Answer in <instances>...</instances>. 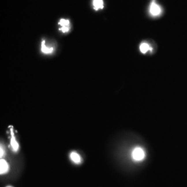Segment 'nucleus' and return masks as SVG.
<instances>
[{
	"label": "nucleus",
	"mask_w": 187,
	"mask_h": 187,
	"mask_svg": "<svg viewBox=\"0 0 187 187\" xmlns=\"http://www.w3.org/2000/svg\"><path fill=\"white\" fill-rule=\"evenodd\" d=\"M132 158L135 161H140L145 158V152L142 148L137 147L132 151Z\"/></svg>",
	"instance_id": "obj_1"
},
{
	"label": "nucleus",
	"mask_w": 187,
	"mask_h": 187,
	"mask_svg": "<svg viewBox=\"0 0 187 187\" xmlns=\"http://www.w3.org/2000/svg\"><path fill=\"white\" fill-rule=\"evenodd\" d=\"M58 24L62 27L59 29L60 30L62 31L63 33H66L70 30V21L69 20H66L64 19H60Z\"/></svg>",
	"instance_id": "obj_2"
},
{
	"label": "nucleus",
	"mask_w": 187,
	"mask_h": 187,
	"mask_svg": "<svg viewBox=\"0 0 187 187\" xmlns=\"http://www.w3.org/2000/svg\"><path fill=\"white\" fill-rule=\"evenodd\" d=\"M150 12L154 16H158L161 12V8L154 2H152L150 7Z\"/></svg>",
	"instance_id": "obj_3"
},
{
	"label": "nucleus",
	"mask_w": 187,
	"mask_h": 187,
	"mask_svg": "<svg viewBox=\"0 0 187 187\" xmlns=\"http://www.w3.org/2000/svg\"><path fill=\"white\" fill-rule=\"evenodd\" d=\"M9 167L6 161L4 159H1L0 160V173L4 174L6 173L8 171Z\"/></svg>",
	"instance_id": "obj_4"
},
{
	"label": "nucleus",
	"mask_w": 187,
	"mask_h": 187,
	"mask_svg": "<svg viewBox=\"0 0 187 187\" xmlns=\"http://www.w3.org/2000/svg\"><path fill=\"white\" fill-rule=\"evenodd\" d=\"M10 132H11V140H10V144L13 148V150L15 151H17L18 150V148H19V145L16 140L15 137L14 135L13 132V128L10 129Z\"/></svg>",
	"instance_id": "obj_5"
},
{
	"label": "nucleus",
	"mask_w": 187,
	"mask_h": 187,
	"mask_svg": "<svg viewBox=\"0 0 187 187\" xmlns=\"http://www.w3.org/2000/svg\"><path fill=\"white\" fill-rule=\"evenodd\" d=\"M70 158L75 163L79 164L81 163V159L80 156L78 153H76L75 152H72L70 154Z\"/></svg>",
	"instance_id": "obj_6"
},
{
	"label": "nucleus",
	"mask_w": 187,
	"mask_h": 187,
	"mask_svg": "<svg viewBox=\"0 0 187 187\" xmlns=\"http://www.w3.org/2000/svg\"><path fill=\"white\" fill-rule=\"evenodd\" d=\"M45 41H43L41 44V51L42 52L44 53L45 54H50L52 53L53 51V47H47L46 46L45 44Z\"/></svg>",
	"instance_id": "obj_7"
},
{
	"label": "nucleus",
	"mask_w": 187,
	"mask_h": 187,
	"mask_svg": "<svg viewBox=\"0 0 187 187\" xmlns=\"http://www.w3.org/2000/svg\"><path fill=\"white\" fill-rule=\"evenodd\" d=\"M93 5L95 10H98L104 8L103 0H94Z\"/></svg>",
	"instance_id": "obj_8"
},
{
	"label": "nucleus",
	"mask_w": 187,
	"mask_h": 187,
	"mask_svg": "<svg viewBox=\"0 0 187 187\" xmlns=\"http://www.w3.org/2000/svg\"><path fill=\"white\" fill-rule=\"evenodd\" d=\"M140 52L143 54H145L146 52L148 51L149 50H151V48L149 46V45L147 43H143L141 44L140 46Z\"/></svg>",
	"instance_id": "obj_9"
},
{
	"label": "nucleus",
	"mask_w": 187,
	"mask_h": 187,
	"mask_svg": "<svg viewBox=\"0 0 187 187\" xmlns=\"http://www.w3.org/2000/svg\"><path fill=\"white\" fill-rule=\"evenodd\" d=\"M0 151H1V152H0V154H0V155H1V157L2 158V156H4V150L3 148L2 147V146H1Z\"/></svg>",
	"instance_id": "obj_10"
},
{
	"label": "nucleus",
	"mask_w": 187,
	"mask_h": 187,
	"mask_svg": "<svg viewBox=\"0 0 187 187\" xmlns=\"http://www.w3.org/2000/svg\"><path fill=\"white\" fill-rule=\"evenodd\" d=\"M12 187V186H8V187Z\"/></svg>",
	"instance_id": "obj_11"
}]
</instances>
